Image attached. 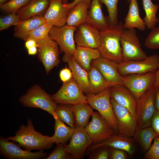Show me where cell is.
I'll return each mask as SVG.
<instances>
[{"label": "cell", "mask_w": 159, "mask_h": 159, "mask_svg": "<svg viewBox=\"0 0 159 159\" xmlns=\"http://www.w3.org/2000/svg\"><path fill=\"white\" fill-rule=\"evenodd\" d=\"M19 101L25 107L41 109L53 116L58 105L49 94L36 84L33 85L25 94L21 96Z\"/></svg>", "instance_id": "3957f363"}, {"label": "cell", "mask_w": 159, "mask_h": 159, "mask_svg": "<svg viewBox=\"0 0 159 159\" xmlns=\"http://www.w3.org/2000/svg\"><path fill=\"white\" fill-rule=\"evenodd\" d=\"M144 158L145 159H159V136L154 139L153 144L145 153Z\"/></svg>", "instance_id": "ab89813d"}, {"label": "cell", "mask_w": 159, "mask_h": 159, "mask_svg": "<svg viewBox=\"0 0 159 159\" xmlns=\"http://www.w3.org/2000/svg\"><path fill=\"white\" fill-rule=\"evenodd\" d=\"M70 10L61 0H50L49 5L43 17L48 24L61 27L66 24L67 17Z\"/></svg>", "instance_id": "e0dca14e"}, {"label": "cell", "mask_w": 159, "mask_h": 159, "mask_svg": "<svg viewBox=\"0 0 159 159\" xmlns=\"http://www.w3.org/2000/svg\"><path fill=\"white\" fill-rule=\"evenodd\" d=\"M119 0H100L106 6L108 13V18L110 25H115L119 23L118 20L117 4Z\"/></svg>", "instance_id": "836d02e7"}, {"label": "cell", "mask_w": 159, "mask_h": 159, "mask_svg": "<svg viewBox=\"0 0 159 159\" xmlns=\"http://www.w3.org/2000/svg\"><path fill=\"white\" fill-rule=\"evenodd\" d=\"M92 143L85 127H78L75 128L69 143L64 145L66 150L74 159H80L84 157L87 149Z\"/></svg>", "instance_id": "9a60e30c"}, {"label": "cell", "mask_w": 159, "mask_h": 159, "mask_svg": "<svg viewBox=\"0 0 159 159\" xmlns=\"http://www.w3.org/2000/svg\"><path fill=\"white\" fill-rule=\"evenodd\" d=\"M120 42L124 61L141 60L147 57L141 47L135 28L124 29Z\"/></svg>", "instance_id": "8992f818"}, {"label": "cell", "mask_w": 159, "mask_h": 159, "mask_svg": "<svg viewBox=\"0 0 159 159\" xmlns=\"http://www.w3.org/2000/svg\"><path fill=\"white\" fill-rule=\"evenodd\" d=\"M155 92V90L152 87L136 101V131L151 126L152 118L157 111L154 104Z\"/></svg>", "instance_id": "9c48e42d"}, {"label": "cell", "mask_w": 159, "mask_h": 159, "mask_svg": "<svg viewBox=\"0 0 159 159\" xmlns=\"http://www.w3.org/2000/svg\"><path fill=\"white\" fill-rule=\"evenodd\" d=\"M151 126L159 136V111H156L152 119Z\"/></svg>", "instance_id": "ee69618b"}, {"label": "cell", "mask_w": 159, "mask_h": 159, "mask_svg": "<svg viewBox=\"0 0 159 159\" xmlns=\"http://www.w3.org/2000/svg\"><path fill=\"white\" fill-rule=\"evenodd\" d=\"M159 68V56L154 54L140 60L124 61L118 64V70L122 76L132 74L156 72Z\"/></svg>", "instance_id": "8fae6325"}, {"label": "cell", "mask_w": 159, "mask_h": 159, "mask_svg": "<svg viewBox=\"0 0 159 159\" xmlns=\"http://www.w3.org/2000/svg\"><path fill=\"white\" fill-rule=\"evenodd\" d=\"M28 54L29 55L35 54L38 51V48L37 46L32 47L27 49Z\"/></svg>", "instance_id": "681fc988"}, {"label": "cell", "mask_w": 159, "mask_h": 159, "mask_svg": "<svg viewBox=\"0 0 159 159\" xmlns=\"http://www.w3.org/2000/svg\"><path fill=\"white\" fill-rule=\"evenodd\" d=\"M109 147L104 146L98 148L93 150L90 153L89 159H107L109 155Z\"/></svg>", "instance_id": "60d3db41"}, {"label": "cell", "mask_w": 159, "mask_h": 159, "mask_svg": "<svg viewBox=\"0 0 159 159\" xmlns=\"http://www.w3.org/2000/svg\"><path fill=\"white\" fill-rule=\"evenodd\" d=\"M128 13L124 19L125 29L137 28L144 31L146 26L143 19L140 17L137 0H130Z\"/></svg>", "instance_id": "d4e9b609"}, {"label": "cell", "mask_w": 159, "mask_h": 159, "mask_svg": "<svg viewBox=\"0 0 159 159\" xmlns=\"http://www.w3.org/2000/svg\"><path fill=\"white\" fill-rule=\"evenodd\" d=\"M155 73V80L153 86L152 87V88L155 90L159 86V68Z\"/></svg>", "instance_id": "c3c4849f"}, {"label": "cell", "mask_w": 159, "mask_h": 159, "mask_svg": "<svg viewBox=\"0 0 159 159\" xmlns=\"http://www.w3.org/2000/svg\"><path fill=\"white\" fill-rule=\"evenodd\" d=\"M131 138L115 134L111 137L104 141L92 145L88 149V153L95 149L102 146H107L122 149L127 152L129 156H131L135 151V146Z\"/></svg>", "instance_id": "ffe728a7"}, {"label": "cell", "mask_w": 159, "mask_h": 159, "mask_svg": "<svg viewBox=\"0 0 159 159\" xmlns=\"http://www.w3.org/2000/svg\"><path fill=\"white\" fill-rule=\"evenodd\" d=\"M74 37L77 46L97 49L100 44V31L87 22L77 27Z\"/></svg>", "instance_id": "2e32d148"}, {"label": "cell", "mask_w": 159, "mask_h": 159, "mask_svg": "<svg viewBox=\"0 0 159 159\" xmlns=\"http://www.w3.org/2000/svg\"><path fill=\"white\" fill-rule=\"evenodd\" d=\"M89 6L85 2L82 1L77 4L69 12L66 21V24L77 27L86 22L88 16Z\"/></svg>", "instance_id": "83f0119b"}, {"label": "cell", "mask_w": 159, "mask_h": 159, "mask_svg": "<svg viewBox=\"0 0 159 159\" xmlns=\"http://www.w3.org/2000/svg\"><path fill=\"white\" fill-rule=\"evenodd\" d=\"M37 42V56L44 67L47 74L59 65L60 60V50L57 43L48 35Z\"/></svg>", "instance_id": "ba28073f"}, {"label": "cell", "mask_w": 159, "mask_h": 159, "mask_svg": "<svg viewBox=\"0 0 159 159\" xmlns=\"http://www.w3.org/2000/svg\"><path fill=\"white\" fill-rule=\"evenodd\" d=\"M37 44L36 41L33 39H29L25 41V47L28 49L32 47L37 46Z\"/></svg>", "instance_id": "7dc6e473"}, {"label": "cell", "mask_w": 159, "mask_h": 159, "mask_svg": "<svg viewBox=\"0 0 159 159\" xmlns=\"http://www.w3.org/2000/svg\"><path fill=\"white\" fill-rule=\"evenodd\" d=\"M71 70L72 77L78 84L83 92L90 93L88 72L81 67L71 57L67 62Z\"/></svg>", "instance_id": "4316f807"}, {"label": "cell", "mask_w": 159, "mask_h": 159, "mask_svg": "<svg viewBox=\"0 0 159 159\" xmlns=\"http://www.w3.org/2000/svg\"><path fill=\"white\" fill-rule=\"evenodd\" d=\"M18 144L10 142L1 136L0 138V154L8 159H40L46 158L47 153L43 150L32 152L23 150Z\"/></svg>", "instance_id": "5bb4252c"}, {"label": "cell", "mask_w": 159, "mask_h": 159, "mask_svg": "<svg viewBox=\"0 0 159 159\" xmlns=\"http://www.w3.org/2000/svg\"><path fill=\"white\" fill-rule=\"evenodd\" d=\"M15 135L6 139L18 143L24 150L30 152L49 149L53 143L50 137L43 135L35 130L32 121L29 118L27 120V125H22Z\"/></svg>", "instance_id": "7a4b0ae2"}, {"label": "cell", "mask_w": 159, "mask_h": 159, "mask_svg": "<svg viewBox=\"0 0 159 159\" xmlns=\"http://www.w3.org/2000/svg\"><path fill=\"white\" fill-rule=\"evenodd\" d=\"M84 1L87 3L90 8L92 0H73L72 2L64 4L69 9H71L77 4L81 1Z\"/></svg>", "instance_id": "f6af8a7d"}, {"label": "cell", "mask_w": 159, "mask_h": 159, "mask_svg": "<svg viewBox=\"0 0 159 159\" xmlns=\"http://www.w3.org/2000/svg\"><path fill=\"white\" fill-rule=\"evenodd\" d=\"M50 0H31L16 13L20 21L36 16H43L49 5Z\"/></svg>", "instance_id": "7402d4cb"}, {"label": "cell", "mask_w": 159, "mask_h": 159, "mask_svg": "<svg viewBox=\"0 0 159 159\" xmlns=\"http://www.w3.org/2000/svg\"><path fill=\"white\" fill-rule=\"evenodd\" d=\"M46 22L42 16H36L20 21L14 28V36L25 41L28 34L38 26Z\"/></svg>", "instance_id": "cb8c5ba5"}, {"label": "cell", "mask_w": 159, "mask_h": 159, "mask_svg": "<svg viewBox=\"0 0 159 159\" xmlns=\"http://www.w3.org/2000/svg\"><path fill=\"white\" fill-rule=\"evenodd\" d=\"M59 76L61 80L65 82L70 80L72 77V72L69 68L66 66L60 72Z\"/></svg>", "instance_id": "7bdbcfd3"}, {"label": "cell", "mask_w": 159, "mask_h": 159, "mask_svg": "<svg viewBox=\"0 0 159 159\" xmlns=\"http://www.w3.org/2000/svg\"><path fill=\"white\" fill-rule=\"evenodd\" d=\"M101 4L100 0H92L86 22L100 31L110 26L108 17L102 11Z\"/></svg>", "instance_id": "44dd1931"}, {"label": "cell", "mask_w": 159, "mask_h": 159, "mask_svg": "<svg viewBox=\"0 0 159 159\" xmlns=\"http://www.w3.org/2000/svg\"><path fill=\"white\" fill-rule=\"evenodd\" d=\"M77 27L66 24L61 27L53 26L48 36L57 44L62 53H64L62 60L67 62L73 57L76 49L74 34Z\"/></svg>", "instance_id": "5b68a950"}, {"label": "cell", "mask_w": 159, "mask_h": 159, "mask_svg": "<svg viewBox=\"0 0 159 159\" xmlns=\"http://www.w3.org/2000/svg\"><path fill=\"white\" fill-rule=\"evenodd\" d=\"M9 1V0H0V5L6 3Z\"/></svg>", "instance_id": "f907efd6"}, {"label": "cell", "mask_w": 159, "mask_h": 159, "mask_svg": "<svg viewBox=\"0 0 159 159\" xmlns=\"http://www.w3.org/2000/svg\"><path fill=\"white\" fill-rule=\"evenodd\" d=\"M51 96L57 104L76 105L83 103H88L87 96L83 94L73 77L63 83L60 89Z\"/></svg>", "instance_id": "52a82bcc"}, {"label": "cell", "mask_w": 159, "mask_h": 159, "mask_svg": "<svg viewBox=\"0 0 159 159\" xmlns=\"http://www.w3.org/2000/svg\"><path fill=\"white\" fill-rule=\"evenodd\" d=\"M154 104L156 110L159 111V86L155 89Z\"/></svg>", "instance_id": "bcb514c9"}, {"label": "cell", "mask_w": 159, "mask_h": 159, "mask_svg": "<svg viewBox=\"0 0 159 159\" xmlns=\"http://www.w3.org/2000/svg\"><path fill=\"white\" fill-rule=\"evenodd\" d=\"M118 64L113 61L102 57L91 62V65L96 67L108 81L117 85H123L122 76L118 70Z\"/></svg>", "instance_id": "ac0fdd59"}, {"label": "cell", "mask_w": 159, "mask_h": 159, "mask_svg": "<svg viewBox=\"0 0 159 159\" xmlns=\"http://www.w3.org/2000/svg\"><path fill=\"white\" fill-rule=\"evenodd\" d=\"M88 74L91 93L97 94L107 88L117 85L108 81L99 70L93 66L91 65Z\"/></svg>", "instance_id": "484cf974"}, {"label": "cell", "mask_w": 159, "mask_h": 159, "mask_svg": "<svg viewBox=\"0 0 159 159\" xmlns=\"http://www.w3.org/2000/svg\"><path fill=\"white\" fill-rule=\"evenodd\" d=\"M111 101L117 122L118 134L127 137H133L137 127L136 119L127 109L111 97Z\"/></svg>", "instance_id": "7c38bea8"}, {"label": "cell", "mask_w": 159, "mask_h": 159, "mask_svg": "<svg viewBox=\"0 0 159 159\" xmlns=\"http://www.w3.org/2000/svg\"><path fill=\"white\" fill-rule=\"evenodd\" d=\"M127 0V1L129 3L130 1V0Z\"/></svg>", "instance_id": "f5cc1de1"}, {"label": "cell", "mask_w": 159, "mask_h": 159, "mask_svg": "<svg viewBox=\"0 0 159 159\" xmlns=\"http://www.w3.org/2000/svg\"><path fill=\"white\" fill-rule=\"evenodd\" d=\"M91 116V121L85 128L93 143H101L116 134L98 112H93Z\"/></svg>", "instance_id": "4fadbf2b"}, {"label": "cell", "mask_w": 159, "mask_h": 159, "mask_svg": "<svg viewBox=\"0 0 159 159\" xmlns=\"http://www.w3.org/2000/svg\"><path fill=\"white\" fill-rule=\"evenodd\" d=\"M157 136L150 126L136 131L133 137L140 145L143 152L145 153L150 147L153 140Z\"/></svg>", "instance_id": "4dcf8cb0"}, {"label": "cell", "mask_w": 159, "mask_h": 159, "mask_svg": "<svg viewBox=\"0 0 159 159\" xmlns=\"http://www.w3.org/2000/svg\"><path fill=\"white\" fill-rule=\"evenodd\" d=\"M88 103L97 110L116 134L118 125L111 101L110 87L97 94L86 95Z\"/></svg>", "instance_id": "277c9868"}, {"label": "cell", "mask_w": 159, "mask_h": 159, "mask_svg": "<svg viewBox=\"0 0 159 159\" xmlns=\"http://www.w3.org/2000/svg\"><path fill=\"white\" fill-rule=\"evenodd\" d=\"M10 0H9V1H10Z\"/></svg>", "instance_id": "db71d44e"}, {"label": "cell", "mask_w": 159, "mask_h": 159, "mask_svg": "<svg viewBox=\"0 0 159 159\" xmlns=\"http://www.w3.org/2000/svg\"><path fill=\"white\" fill-rule=\"evenodd\" d=\"M151 30L145 39L144 45L150 49H159V26H155Z\"/></svg>", "instance_id": "8d00e7d4"}, {"label": "cell", "mask_w": 159, "mask_h": 159, "mask_svg": "<svg viewBox=\"0 0 159 159\" xmlns=\"http://www.w3.org/2000/svg\"><path fill=\"white\" fill-rule=\"evenodd\" d=\"M55 120L54 133L50 137L52 143L57 145L60 143L65 144L70 140L75 130L73 128L66 125L56 116L53 117Z\"/></svg>", "instance_id": "f1b7e54d"}, {"label": "cell", "mask_w": 159, "mask_h": 159, "mask_svg": "<svg viewBox=\"0 0 159 159\" xmlns=\"http://www.w3.org/2000/svg\"><path fill=\"white\" fill-rule=\"evenodd\" d=\"M52 26L46 22L41 25L28 34L25 41L32 39L37 42L44 39L48 35Z\"/></svg>", "instance_id": "e575fe53"}, {"label": "cell", "mask_w": 159, "mask_h": 159, "mask_svg": "<svg viewBox=\"0 0 159 159\" xmlns=\"http://www.w3.org/2000/svg\"><path fill=\"white\" fill-rule=\"evenodd\" d=\"M101 57L97 49L77 46L73 57L76 62L88 72L90 71L93 60Z\"/></svg>", "instance_id": "603a6c76"}, {"label": "cell", "mask_w": 159, "mask_h": 159, "mask_svg": "<svg viewBox=\"0 0 159 159\" xmlns=\"http://www.w3.org/2000/svg\"><path fill=\"white\" fill-rule=\"evenodd\" d=\"M143 9L145 15L143 20L146 27L151 29L159 23L156 16V13L159 8L158 4H154L151 0H142Z\"/></svg>", "instance_id": "1f68e13d"}, {"label": "cell", "mask_w": 159, "mask_h": 159, "mask_svg": "<svg viewBox=\"0 0 159 159\" xmlns=\"http://www.w3.org/2000/svg\"><path fill=\"white\" fill-rule=\"evenodd\" d=\"M20 21L16 13H11L0 19V31L6 29L12 26H15Z\"/></svg>", "instance_id": "74e56055"}, {"label": "cell", "mask_w": 159, "mask_h": 159, "mask_svg": "<svg viewBox=\"0 0 159 159\" xmlns=\"http://www.w3.org/2000/svg\"><path fill=\"white\" fill-rule=\"evenodd\" d=\"M31 0H10L0 5L1 11L6 13H16L21 8L26 5Z\"/></svg>", "instance_id": "d590c367"}, {"label": "cell", "mask_w": 159, "mask_h": 159, "mask_svg": "<svg viewBox=\"0 0 159 159\" xmlns=\"http://www.w3.org/2000/svg\"><path fill=\"white\" fill-rule=\"evenodd\" d=\"M155 72L132 74L122 76L123 85L131 92L137 101L153 86L156 78Z\"/></svg>", "instance_id": "30bf717a"}, {"label": "cell", "mask_w": 159, "mask_h": 159, "mask_svg": "<svg viewBox=\"0 0 159 159\" xmlns=\"http://www.w3.org/2000/svg\"><path fill=\"white\" fill-rule=\"evenodd\" d=\"M111 97L116 102L127 109L136 119V100L131 92L123 85L110 87Z\"/></svg>", "instance_id": "d6986e66"}, {"label": "cell", "mask_w": 159, "mask_h": 159, "mask_svg": "<svg viewBox=\"0 0 159 159\" xmlns=\"http://www.w3.org/2000/svg\"><path fill=\"white\" fill-rule=\"evenodd\" d=\"M69 105L74 115L75 128L86 127L93 112L92 107L87 103Z\"/></svg>", "instance_id": "f546056e"}, {"label": "cell", "mask_w": 159, "mask_h": 159, "mask_svg": "<svg viewBox=\"0 0 159 159\" xmlns=\"http://www.w3.org/2000/svg\"><path fill=\"white\" fill-rule=\"evenodd\" d=\"M63 4H65L68 3V2L69 1H72L73 0H61Z\"/></svg>", "instance_id": "816d5d0a"}, {"label": "cell", "mask_w": 159, "mask_h": 159, "mask_svg": "<svg viewBox=\"0 0 159 159\" xmlns=\"http://www.w3.org/2000/svg\"><path fill=\"white\" fill-rule=\"evenodd\" d=\"M124 29L123 23L120 22L100 31L101 42L97 49L101 57L118 64L124 62L120 39Z\"/></svg>", "instance_id": "6da1fadb"}, {"label": "cell", "mask_w": 159, "mask_h": 159, "mask_svg": "<svg viewBox=\"0 0 159 159\" xmlns=\"http://www.w3.org/2000/svg\"><path fill=\"white\" fill-rule=\"evenodd\" d=\"M46 159H72L74 158L66 150L64 144L60 143Z\"/></svg>", "instance_id": "f35d334b"}, {"label": "cell", "mask_w": 159, "mask_h": 159, "mask_svg": "<svg viewBox=\"0 0 159 159\" xmlns=\"http://www.w3.org/2000/svg\"><path fill=\"white\" fill-rule=\"evenodd\" d=\"M54 116L70 127L75 128L74 115L69 105L60 104L58 105L53 116Z\"/></svg>", "instance_id": "d6a6232c"}, {"label": "cell", "mask_w": 159, "mask_h": 159, "mask_svg": "<svg viewBox=\"0 0 159 159\" xmlns=\"http://www.w3.org/2000/svg\"><path fill=\"white\" fill-rule=\"evenodd\" d=\"M109 159H127L128 158V154L123 150L109 147Z\"/></svg>", "instance_id": "b9f144b4"}]
</instances>
